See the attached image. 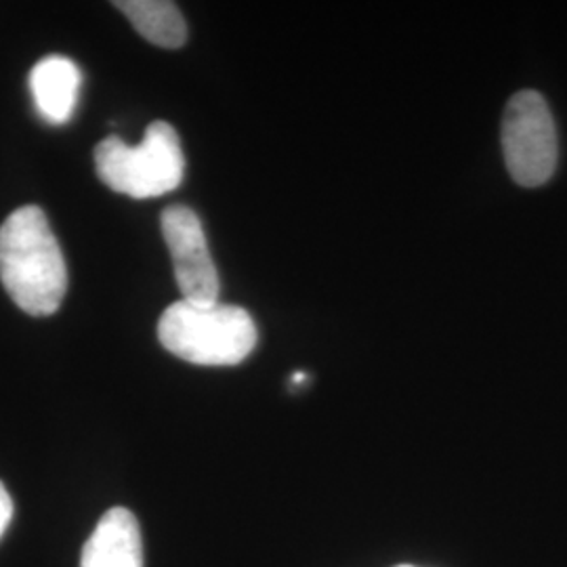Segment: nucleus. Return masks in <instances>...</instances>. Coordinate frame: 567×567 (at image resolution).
I'll use <instances>...</instances> for the list:
<instances>
[{
    "label": "nucleus",
    "mask_w": 567,
    "mask_h": 567,
    "mask_svg": "<svg viewBox=\"0 0 567 567\" xmlns=\"http://www.w3.org/2000/svg\"><path fill=\"white\" fill-rule=\"evenodd\" d=\"M0 280L21 311L44 318L60 309L68 269L39 206H21L0 225Z\"/></svg>",
    "instance_id": "f257e3e1"
},
{
    "label": "nucleus",
    "mask_w": 567,
    "mask_h": 567,
    "mask_svg": "<svg viewBox=\"0 0 567 567\" xmlns=\"http://www.w3.org/2000/svg\"><path fill=\"white\" fill-rule=\"evenodd\" d=\"M158 339L189 364L236 365L252 353L257 326L243 307L182 299L164 309Z\"/></svg>",
    "instance_id": "f03ea898"
},
{
    "label": "nucleus",
    "mask_w": 567,
    "mask_h": 567,
    "mask_svg": "<svg viewBox=\"0 0 567 567\" xmlns=\"http://www.w3.org/2000/svg\"><path fill=\"white\" fill-rule=\"evenodd\" d=\"M97 175L110 189L135 200L158 198L177 189L185 175V156L177 131L168 122H152L135 147L110 135L95 147Z\"/></svg>",
    "instance_id": "7ed1b4c3"
},
{
    "label": "nucleus",
    "mask_w": 567,
    "mask_h": 567,
    "mask_svg": "<svg viewBox=\"0 0 567 567\" xmlns=\"http://www.w3.org/2000/svg\"><path fill=\"white\" fill-rule=\"evenodd\" d=\"M503 154L513 182L540 187L557 168V128L547 102L536 91L511 97L503 116Z\"/></svg>",
    "instance_id": "20e7f679"
},
{
    "label": "nucleus",
    "mask_w": 567,
    "mask_h": 567,
    "mask_svg": "<svg viewBox=\"0 0 567 567\" xmlns=\"http://www.w3.org/2000/svg\"><path fill=\"white\" fill-rule=\"evenodd\" d=\"M161 224L183 299L194 303H217L221 288L219 274L198 215L187 206H171L164 210Z\"/></svg>",
    "instance_id": "39448f33"
},
{
    "label": "nucleus",
    "mask_w": 567,
    "mask_h": 567,
    "mask_svg": "<svg viewBox=\"0 0 567 567\" xmlns=\"http://www.w3.org/2000/svg\"><path fill=\"white\" fill-rule=\"evenodd\" d=\"M81 567H143L140 524L126 508H112L86 540Z\"/></svg>",
    "instance_id": "423d86ee"
},
{
    "label": "nucleus",
    "mask_w": 567,
    "mask_h": 567,
    "mask_svg": "<svg viewBox=\"0 0 567 567\" xmlns=\"http://www.w3.org/2000/svg\"><path fill=\"white\" fill-rule=\"evenodd\" d=\"M81 82L79 65L68 58L51 55L32 68L30 89L44 121L65 124L72 118L79 105Z\"/></svg>",
    "instance_id": "0eeeda50"
},
{
    "label": "nucleus",
    "mask_w": 567,
    "mask_h": 567,
    "mask_svg": "<svg viewBox=\"0 0 567 567\" xmlns=\"http://www.w3.org/2000/svg\"><path fill=\"white\" fill-rule=\"evenodd\" d=\"M114 7L126 16L133 28L145 41L163 47L179 49L187 41V25L175 2L166 0H121Z\"/></svg>",
    "instance_id": "6e6552de"
},
{
    "label": "nucleus",
    "mask_w": 567,
    "mask_h": 567,
    "mask_svg": "<svg viewBox=\"0 0 567 567\" xmlns=\"http://www.w3.org/2000/svg\"><path fill=\"white\" fill-rule=\"evenodd\" d=\"M11 517H13V501L7 492V487L2 486L0 482V536L4 534L7 526L11 524Z\"/></svg>",
    "instance_id": "1a4fd4ad"
},
{
    "label": "nucleus",
    "mask_w": 567,
    "mask_h": 567,
    "mask_svg": "<svg viewBox=\"0 0 567 567\" xmlns=\"http://www.w3.org/2000/svg\"><path fill=\"white\" fill-rule=\"evenodd\" d=\"M400 567H412V566H400Z\"/></svg>",
    "instance_id": "9d476101"
}]
</instances>
